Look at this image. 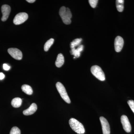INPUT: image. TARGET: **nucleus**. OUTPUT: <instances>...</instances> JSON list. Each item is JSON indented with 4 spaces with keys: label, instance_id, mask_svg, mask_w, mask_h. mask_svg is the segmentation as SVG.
Listing matches in <instances>:
<instances>
[{
    "label": "nucleus",
    "instance_id": "ddd939ff",
    "mask_svg": "<svg viewBox=\"0 0 134 134\" xmlns=\"http://www.w3.org/2000/svg\"><path fill=\"white\" fill-rule=\"evenodd\" d=\"M65 62L64 56L62 53H60L57 56V59L55 62V65L58 68L62 66Z\"/></svg>",
    "mask_w": 134,
    "mask_h": 134
},
{
    "label": "nucleus",
    "instance_id": "39448f33",
    "mask_svg": "<svg viewBox=\"0 0 134 134\" xmlns=\"http://www.w3.org/2000/svg\"><path fill=\"white\" fill-rule=\"evenodd\" d=\"M28 18V15L25 12L19 13L17 14L14 19V23L16 25H18L23 23Z\"/></svg>",
    "mask_w": 134,
    "mask_h": 134
},
{
    "label": "nucleus",
    "instance_id": "b1692460",
    "mask_svg": "<svg viewBox=\"0 0 134 134\" xmlns=\"http://www.w3.org/2000/svg\"><path fill=\"white\" fill-rule=\"evenodd\" d=\"M26 1L30 3H32L35 2L36 1L35 0H27Z\"/></svg>",
    "mask_w": 134,
    "mask_h": 134
},
{
    "label": "nucleus",
    "instance_id": "20e7f679",
    "mask_svg": "<svg viewBox=\"0 0 134 134\" xmlns=\"http://www.w3.org/2000/svg\"><path fill=\"white\" fill-rule=\"evenodd\" d=\"M91 71L92 75L99 80L101 81L105 80L104 73L100 67L97 65L92 66L91 69Z\"/></svg>",
    "mask_w": 134,
    "mask_h": 134
},
{
    "label": "nucleus",
    "instance_id": "2eb2a0df",
    "mask_svg": "<svg viewBox=\"0 0 134 134\" xmlns=\"http://www.w3.org/2000/svg\"><path fill=\"white\" fill-rule=\"evenodd\" d=\"M21 89L27 95H31L33 93V90L31 86L28 85H24L22 86Z\"/></svg>",
    "mask_w": 134,
    "mask_h": 134
},
{
    "label": "nucleus",
    "instance_id": "7ed1b4c3",
    "mask_svg": "<svg viewBox=\"0 0 134 134\" xmlns=\"http://www.w3.org/2000/svg\"><path fill=\"white\" fill-rule=\"evenodd\" d=\"M56 87L58 92L60 93L61 97L66 103L70 104L71 103L70 99L68 96L65 87L61 83L58 82L56 84Z\"/></svg>",
    "mask_w": 134,
    "mask_h": 134
},
{
    "label": "nucleus",
    "instance_id": "4468645a",
    "mask_svg": "<svg viewBox=\"0 0 134 134\" xmlns=\"http://www.w3.org/2000/svg\"><path fill=\"white\" fill-rule=\"evenodd\" d=\"M22 103L21 99L17 97L12 99L11 101V105L14 108H18L21 105Z\"/></svg>",
    "mask_w": 134,
    "mask_h": 134
},
{
    "label": "nucleus",
    "instance_id": "dca6fc26",
    "mask_svg": "<svg viewBox=\"0 0 134 134\" xmlns=\"http://www.w3.org/2000/svg\"><path fill=\"white\" fill-rule=\"evenodd\" d=\"M124 1L123 0H117L116 1V8L118 11L122 12L124 9Z\"/></svg>",
    "mask_w": 134,
    "mask_h": 134
},
{
    "label": "nucleus",
    "instance_id": "aec40b11",
    "mask_svg": "<svg viewBox=\"0 0 134 134\" xmlns=\"http://www.w3.org/2000/svg\"><path fill=\"white\" fill-rule=\"evenodd\" d=\"M88 1L91 6L92 8H96L98 2V0H89Z\"/></svg>",
    "mask_w": 134,
    "mask_h": 134
},
{
    "label": "nucleus",
    "instance_id": "1a4fd4ad",
    "mask_svg": "<svg viewBox=\"0 0 134 134\" xmlns=\"http://www.w3.org/2000/svg\"><path fill=\"white\" fill-rule=\"evenodd\" d=\"M124 40L120 36H117L114 41V48L117 52H119L121 51L124 45Z\"/></svg>",
    "mask_w": 134,
    "mask_h": 134
},
{
    "label": "nucleus",
    "instance_id": "6ab92c4d",
    "mask_svg": "<svg viewBox=\"0 0 134 134\" xmlns=\"http://www.w3.org/2000/svg\"><path fill=\"white\" fill-rule=\"evenodd\" d=\"M10 134H21V131L18 127H14L10 130Z\"/></svg>",
    "mask_w": 134,
    "mask_h": 134
},
{
    "label": "nucleus",
    "instance_id": "9d476101",
    "mask_svg": "<svg viewBox=\"0 0 134 134\" xmlns=\"http://www.w3.org/2000/svg\"><path fill=\"white\" fill-rule=\"evenodd\" d=\"M11 8L9 5H2L1 8V11L2 14V16L1 20L2 21H5L8 18L10 13Z\"/></svg>",
    "mask_w": 134,
    "mask_h": 134
},
{
    "label": "nucleus",
    "instance_id": "a211bd4d",
    "mask_svg": "<svg viewBox=\"0 0 134 134\" xmlns=\"http://www.w3.org/2000/svg\"><path fill=\"white\" fill-rule=\"evenodd\" d=\"M82 41V39L81 38H76L73 40L70 44V48L71 49L72 48H75V47L79 45L81 43Z\"/></svg>",
    "mask_w": 134,
    "mask_h": 134
},
{
    "label": "nucleus",
    "instance_id": "f257e3e1",
    "mask_svg": "<svg viewBox=\"0 0 134 134\" xmlns=\"http://www.w3.org/2000/svg\"><path fill=\"white\" fill-rule=\"evenodd\" d=\"M59 13L64 24L69 25L71 23L72 15L69 8L65 7H62L60 8Z\"/></svg>",
    "mask_w": 134,
    "mask_h": 134
},
{
    "label": "nucleus",
    "instance_id": "9b49d317",
    "mask_svg": "<svg viewBox=\"0 0 134 134\" xmlns=\"http://www.w3.org/2000/svg\"><path fill=\"white\" fill-rule=\"evenodd\" d=\"M37 109V107L35 103H33L31 104L29 108L25 110L23 112V114L25 115H32L36 112Z\"/></svg>",
    "mask_w": 134,
    "mask_h": 134
},
{
    "label": "nucleus",
    "instance_id": "4be33fe9",
    "mask_svg": "<svg viewBox=\"0 0 134 134\" xmlns=\"http://www.w3.org/2000/svg\"><path fill=\"white\" fill-rule=\"evenodd\" d=\"M3 68L5 70H8L10 69V67L7 64H4L3 65Z\"/></svg>",
    "mask_w": 134,
    "mask_h": 134
},
{
    "label": "nucleus",
    "instance_id": "5701e85b",
    "mask_svg": "<svg viewBox=\"0 0 134 134\" xmlns=\"http://www.w3.org/2000/svg\"><path fill=\"white\" fill-rule=\"evenodd\" d=\"M5 76L3 73L0 72V80H2L5 78Z\"/></svg>",
    "mask_w": 134,
    "mask_h": 134
},
{
    "label": "nucleus",
    "instance_id": "0eeeda50",
    "mask_svg": "<svg viewBox=\"0 0 134 134\" xmlns=\"http://www.w3.org/2000/svg\"><path fill=\"white\" fill-rule=\"evenodd\" d=\"M121 121L124 130L127 133L131 132L132 127L127 116L126 115H122L121 117Z\"/></svg>",
    "mask_w": 134,
    "mask_h": 134
},
{
    "label": "nucleus",
    "instance_id": "f3484780",
    "mask_svg": "<svg viewBox=\"0 0 134 134\" xmlns=\"http://www.w3.org/2000/svg\"><path fill=\"white\" fill-rule=\"evenodd\" d=\"M54 42V39L53 38H51L46 42L44 46V50L45 52H47L49 48L52 45Z\"/></svg>",
    "mask_w": 134,
    "mask_h": 134
},
{
    "label": "nucleus",
    "instance_id": "f03ea898",
    "mask_svg": "<svg viewBox=\"0 0 134 134\" xmlns=\"http://www.w3.org/2000/svg\"><path fill=\"white\" fill-rule=\"evenodd\" d=\"M69 124L72 129L77 134H83L85 132L82 124L74 118H71L70 119Z\"/></svg>",
    "mask_w": 134,
    "mask_h": 134
},
{
    "label": "nucleus",
    "instance_id": "423d86ee",
    "mask_svg": "<svg viewBox=\"0 0 134 134\" xmlns=\"http://www.w3.org/2000/svg\"><path fill=\"white\" fill-rule=\"evenodd\" d=\"M8 51L10 55L15 59L17 60L22 59L23 58V54L22 52L18 48H9Z\"/></svg>",
    "mask_w": 134,
    "mask_h": 134
},
{
    "label": "nucleus",
    "instance_id": "6e6552de",
    "mask_svg": "<svg viewBox=\"0 0 134 134\" xmlns=\"http://www.w3.org/2000/svg\"><path fill=\"white\" fill-rule=\"evenodd\" d=\"M99 119L102 126L103 134H110V126L108 121L103 117H100Z\"/></svg>",
    "mask_w": 134,
    "mask_h": 134
},
{
    "label": "nucleus",
    "instance_id": "412c9836",
    "mask_svg": "<svg viewBox=\"0 0 134 134\" xmlns=\"http://www.w3.org/2000/svg\"><path fill=\"white\" fill-rule=\"evenodd\" d=\"M127 103L130 107L134 113V100H128Z\"/></svg>",
    "mask_w": 134,
    "mask_h": 134
},
{
    "label": "nucleus",
    "instance_id": "f8f14e48",
    "mask_svg": "<svg viewBox=\"0 0 134 134\" xmlns=\"http://www.w3.org/2000/svg\"><path fill=\"white\" fill-rule=\"evenodd\" d=\"M83 49V46L82 45L79 46L77 49L75 48H72L71 49L70 52L71 54L75 56V58H79L81 55V52Z\"/></svg>",
    "mask_w": 134,
    "mask_h": 134
}]
</instances>
